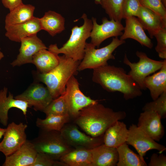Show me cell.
Instances as JSON below:
<instances>
[{"instance_id": "6da1fadb", "label": "cell", "mask_w": 166, "mask_h": 166, "mask_svg": "<svg viewBox=\"0 0 166 166\" xmlns=\"http://www.w3.org/2000/svg\"><path fill=\"white\" fill-rule=\"evenodd\" d=\"M126 116L124 111H115L97 102L82 109L73 120L75 124L87 134L97 137L103 136L110 126Z\"/></svg>"}, {"instance_id": "7a4b0ae2", "label": "cell", "mask_w": 166, "mask_h": 166, "mask_svg": "<svg viewBox=\"0 0 166 166\" xmlns=\"http://www.w3.org/2000/svg\"><path fill=\"white\" fill-rule=\"evenodd\" d=\"M93 81L106 91L122 93L126 100L140 96L142 90L122 68L108 64L93 69Z\"/></svg>"}, {"instance_id": "3957f363", "label": "cell", "mask_w": 166, "mask_h": 166, "mask_svg": "<svg viewBox=\"0 0 166 166\" xmlns=\"http://www.w3.org/2000/svg\"><path fill=\"white\" fill-rule=\"evenodd\" d=\"M57 65L49 72L35 73L37 80L44 83L49 89L53 99L65 91L66 85L73 76L76 75L80 61L74 60L63 55H58Z\"/></svg>"}, {"instance_id": "277c9868", "label": "cell", "mask_w": 166, "mask_h": 166, "mask_svg": "<svg viewBox=\"0 0 166 166\" xmlns=\"http://www.w3.org/2000/svg\"><path fill=\"white\" fill-rule=\"evenodd\" d=\"M81 18L84 21L80 26H75L71 29V33L67 42L62 46L58 48L57 44L50 45L48 50L57 54L62 53L74 60H82L85 54L86 40L90 37L92 30V20L83 14Z\"/></svg>"}, {"instance_id": "5b68a950", "label": "cell", "mask_w": 166, "mask_h": 166, "mask_svg": "<svg viewBox=\"0 0 166 166\" xmlns=\"http://www.w3.org/2000/svg\"><path fill=\"white\" fill-rule=\"evenodd\" d=\"M31 141L38 152L56 160L74 148L68 144L60 131L40 129L38 136Z\"/></svg>"}, {"instance_id": "8992f818", "label": "cell", "mask_w": 166, "mask_h": 166, "mask_svg": "<svg viewBox=\"0 0 166 166\" xmlns=\"http://www.w3.org/2000/svg\"><path fill=\"white\" fill-rule=\"evenodd\" d=\"M125 42L124 40H120L118 37L114 38L108 45L102 48L96 49L91 43H86L85 54L82 61L80 62L78 71L87 69H93L108 64L110 59H115L113 53L119 46Z\"/></svg>"}, {"instance_id": "52a82bcc", "label": "cell", "mask_w": 166, "mask_h": 166, "mask_svg": "<svg viewBox=\"0 0 166 166\" xmlns=\"http://www.w3.org/2000/svg\"><path fill=\"white\" fill-rule=\"evenodd\" d=\"M136 55L139 59L137 62H132L128 59L126 54H125L123 63L128 66L130 70L128 73L137 84L140 89L146 90L144 80L150 74L159 70L166 62V59L159 61L149 58L146 53L137 51Z\"/></svg>"}, {"instance_id": "ba28073f", "label": "cell", "mask_w": 166, "mask_h": 166, "mask_svg": "<svg viewBox=\"0 0 166 166\" xmlns=\"http://www.w3.org/2000/svg\"><path fill=\"white\" fill-rule=\"evenodd\" d=\"M66 98L71 118L73 119L83 108L98 102V101L85 96L79 88V84L74 76L67 82L65 91Z\"/></svg>"}, {"instance_id": "9c48e42d", "label": "cell", "mask_w": 166, "mask_h": 166, "mask_svg": "<svg viewBox=\"0 0 166 166\" xmlns=\"http://www.w3.org/2000/svg\"><path fill=\"white\" fill-rule=\"evenodd\" d=\"M68 123L60 132L66 143L73 148L92 149L103 144V136L92 137L81 132L76 124Z\"/></svg>"}, {"instance_id": "30bf717a", "label": "cell", "mask_w": 166, "mask_h": 166, "mask_svg": "<svg viewBox=\"0 0 166 166\" xmlns=\"http://www.w3.org/2000/svg\"><path fill=\"white\" fill-rule=\"evenodd\" d=\"M27 127L22 123L17 124L13 122L8 124L0 143V152L6 157L16 151L26 141L25 130Z\"/></svg>"}, {"instance_id": "8fae6325", "label": "cell", "mask_w": 166, "mask_h": 166, "mask_svg": "<svg viewBox=\"0 0 166 166\" xmlns=\"http://www.w3.org/2000/svg\"><path fill=\"white\" fill-rule=\"evenodd\" d=\"M128 130L126 143L135 148L142 160H144V157L148 151L156 150L161 153L166 150L165 146L157 143L141 130L136 125L132 124Z\"/></svg>"}, {"instance_id": "7c38bea8", "label": "cell", "mask_w": 166, "mask_h": 166, "mask_svg": "<svg viewBox=\"0 0 166 166\" xmlns=\"http://www.w3.org/2000/svg\"><path fill=\"white\" fill-rule=\"evenodd\" d=\"M93 26L90 34L91 43L99 47L105 40L111 37H118L123 34L124 27L121 22L113 19L109 20L106 18H102V23L97 24L96 18L92 17Z\"/></svg>"}, {"instance_id": "4fadbf2b", "label": "cell", "mask_w": 166, "mask_h": 166, "mask_svg": "<svg viewBox=\"0 0 166 166\" xmlns=\"http://www.w3.org/2000/svg\"><path fill=\"white\" fill-rule=\"evenodd\" d=\"M14 98L26 102L35 110L42 112L53 99L47 87L38 83L32 84Z\"/></svg>"}, {"instance_id": "5bb4252c", "label": "cell", "mask_w": 166, "mask_h": 166, "mask_svg": "<svg viewBox=\"0 0 166 166\" xmlns=\"http://www.w3.org/2000/svg\"><path fill=\"white\" fill-rule=\"evenodd\" d=\"M143 111L138 118L137 127L155 141H160L165 133L160 116L153 111Z\"/></svg>"}, {"instance_id": "9a60e30c", "label": "cell", "mask_w": 166, "mask_h": 166, "mask_svg": "<svg viewBox=\"0 0 166 166\" xmlns=\"http://www.w3.org/2000/svg\"><path fill=\"white\" fill-rule=\"evenodd\" d=\"M20 42L21 44L19 53L16 58L11 63L13 67L32 63L33 57L37 52L41 50L47 49L37 34L23 38Z\"/></svg>"}, {"instance_id": "2e32d148", "label": "cell", "mask_w": 166, "mask_h": 166, "mask_svg": "<svg viewBox=\"0 0 166 166\" xmlns=\"http://www.w3.org/2000/svg\"><path fill=\"white\" fill-rule=\"evenodd\" d=\"M5 27V36L11 41L19 42L42 30L39 18L35 17L25 22Z\"/></svg>"}, {"instance_id": "e0dca14e", "label": "cell", "mask_w": 166, "mask_h": 166, "mask_svg": "<svg viewBox=\"0 0 166 166\" xmlns=\"http://www.w3.org/2000/svg\"><path fill=\"white\" fill-rule=\"evenodd\" d=\"M38 152L31 141L27 140L16 151L6 156L3 166H31Z\"/></svg>"}, {"instance_id": "ac0fdd59", "label": "cell", "mask_w": 166, "mask_h": 166, "mask_svg": "<svg viewBox=\"0 0 166 166\" xmlns=\"http://www.w3.org/2000/svg\"><path fill=\"white\" fill-rule=\"evenodd\" d=\"M125 19L124 32L120 39L123 40L131 38L139 42L142 45L152 49L153 44L145 33L144 29L137 18L131 16Z\"/></svg>"}, {"instance_id": "d6986e66", "label": "cell", "mask_w": 166, "mask_h": 166, "mask_svg": "<svg viewBox=\"0 0 166 166\" xmlns=\"http://www.w3.org/2000/svg\"><path fill=\"white\" fill-rule=\"evenodd\" d=\"M7 92L8 89L6 87L0 90V122L4 126L8 124V112L10 109L13 108L19 109L26 116L29 107L26 102L14 98L10 92L7 96Z\"/></svg>"}, {"instance_id": "ffe728a7", "label": "cell", "mask_w": 166, "mask_h": 166, "mask_svg": "<svg viewBox=\"0 0 166 166\" xmlns=\"http://www.w3.org/2000/svg\"><path fill=\"white\" fill-rule=\"evenodd\" d=\"M128 133L126 124L118 121L105 132L103 136V144L108 147L117 148L126 143Z\"/></svg>"}, {"instance_id": "44dd1931", "label": "cell", "mask_w": 166, "mask_h": 166, "mask_svg": "<svg viewBox=\"0 0 166 166\" xmlns=\"http://www.w3.org/2000/svg\"><path fill=\"white\" fill-rule=\"evenodd\" d=\"M91 166H115L118 161L117 148L108 147L104 144L91 149Z\"/></svg>"}, {"instance_id": "7402d4cb", "label": "cell", "mask_w": 166, "mask_h": 166, "mask_svg": "<svg viewBox=\"0 0 166 166\" xmlns=\"http://www.w3.org/2000/svg\"><path fill=\"white\" fill-rule=\"evenodd\" d=\"M137 17L144 29L148 31L151 38L161 28H166V22L159 16L142 5Z\"/></svg>"}, {"instance_id": "603a6c76", "label": "cell", "mask_w": 166, "mask_h": 166, "mask_svg": "<svg viewBox=\"0 0 166 166\" xmlns=\"http://www.w3.org/2000/svg\"><path fill=\"white\" fill-rule=\"evenodd\" d=\"M159 70L152 75L148 76L144 80L145 86L149 90L153 100L166 91V62Z\"/></svg>"}, {"instance_id": "cb8c5ba5", "label": "cell", "mask_w": 166, "mask_h": 166, "mask_svg": "<svg viewBox=\"0 0 166 166\" xmlns=\"http://www.w3.org/2000/svg\"><path fill=\"white\" fill-rule=\"evenodd\" d=\"M39 21L42 30L47 31L52 37L61 33L65 29L64 18L53 11L46 12L42 17L39 18Z\"/></svg>"}, {"instance_id": "d4e9b609", "label": "cell", "mask_w": 166, "mask_h": 166, "mask_svg": "<svg viewBox=\"0 0 166 166\" xmlns=\"http://www.w3.org/2000/svg\"><path fill=\"white\" fill-rule=\"evenodd\" d=\"M58 55L46 49L41 50L34 56L32 64L35 65L38 72L47 73L58 64Z\"/></svg>"}, {"instance_id": "484cf974", "label": "cell", "mask_w": 166, "mask_h": 166, "mask_svg": "<svg viewBox=\"0 0 166 166\" xmlns=\"http://www.w3.org/2000/svg\"><path fill=\"white\" fill-rule=\"evenodd\" d=\"M59 160L67 166H91V149L73 148L63 156Z\"/></svg>"}, {"instance_id": "4316f807", "label": "cell", "mask_w": 166, "mask_h": 166, "mask_svg": "<svg viewBox=\"0 0 166 166\" xmlns=\"http://www.w3.org/2000/svg\"><path fill=\"white\" fill-rule=\"evenodd\" d=\"M35 7L23 3L10 11L6 16L5 26L6 27L26 22L32 18Z\"/></svg>"}, {"instance_id": "83f0119b", "label": "cell", "mask_w": 166, "mask_h": 166, "mask_svg": "<svg viewBox=\"0 0 166 166\" xmlns=\"http://www.w3.org/2000/svg\"><path fill=\"white\" fill-rule=\"evenodd\" d=\"M118 155L117 166H147L145 160L131 149L124 143L117 148Z\"/></svg>"}, {"instance_id": "f1b7e54d", "label": "cell", "mask_w": 166, "mask_h": 166, "mask_svg": "<svg viewBox=\"0 0 166 166\" xmlns=\"http://www.w3.org/2000/svg\"><path fill=\"white\" fill-rule=\"evenodd\" d=\"M70 118L69 114L49 115L43 119L38 118L36 124L41 130L60 131L64 126L68 123Z\"/></svg>"}, {"instance_id": "f546056e", "label": "cell", "mask_w": 166, "mask_h": 166, "mask_svg": "<svg viewBox=\"0 0 166 166\" xmlns=\"http://www.w3.org/2000/svg\"><path fill=\"white\" fill-rule=\"evenodd\" d=\"M43 112L46 116L52 115L69 114L65 91L57 98L53 99Z\"/></svg>"}, {"instance_id": "4dcf8cb0", "label": "cell", "mask_w": 166, "mask_h": 166, "mask_svg": "<svg viewBox=\"0 0 166 166\" xmlns=\"http://www.w3.org/2000/svg\"><path fill=\"white\" fill-rule=\"evenodd\" d=\"M124 0H101V5L109 18L121 22L122 7Z\"/></svg>"}, {"instance_id": "1f68e13d", "label": "cell", "mask_w": 166, "mask_h": 166, "mask_svg": "<svg viewBox=\"0 0 166 166\" xmlns=\"http://www.w3.org/2000/svg\"><path fill=\"white\" fill-rule=\"evenodd\" d=\"M143 111L148 110L156 112L161 119L166 117V91L158 98L152 101L145 104L142 108Z\"/></svg>"}, {"instance_id": "d6a6232c", "label": "cell", "mask_w": 166, "mask_h": 166, "mask_svg": "<svg viewBox=\"0 0 166 166\" xmlns=\"http://www.w3.org/2000/svg\"><path fill=\"white\" fill-rule=\"evenodd\" d=\"M141 6L140 0H124L122 7V18L137 17Z\"/></svg>"}, {"instance_id": "836d02e7", "label": "cell", "mask_w": 166, "mask_h": 166, "mask_svg": "<svg viewBox=\"0 0 166 166\" xmlns=\"http://www.w3.org/2000/svg\"><path fill=\"white\" fill-rule=\"evenodd\" d=\"M141 5L159 16L166 22V7L161 0H140Z\"/></svg>"}, {"instance_id": "e575fe53", "label": "cell", "mask_w": 166, "mask_h": 166, "mask_svg": "<svg viewBox=\"0 0 166 166\" xmlns=\"http://www.w3.org/2000/svg\"><path fill=\"white\" fill-rule=\"evenodd\" d=\"M154 37L157 42L155 48L156 51L160 58L166 59V28H161Z\"/></svg>"}, {"instance_id": "d590c367", "label": "cell", "mask_w": 166, "mask_h": 166, "mask_svg": "<svg viewBox=\"0 0 166 166\" xmlns=\"http://www.w3.org/2000/svg\"><path fill=\"white\" fill-rule=\"evenodd\" d=\"M31 166H67L59 160H53L46 154L38 152L34 161Z\"/></svg>"}, {"instance_id": "8d00e7d4", "label": "cell", "mask_w": 166, "mask_h": 166, "mask_svg": "<svg viewBox=\"0 0 166 166\" xmlns=\"http://www.w3.org/2000/svg\"><path fill=\"white\" fill-rule=\"evenodd\" d=\"M148 166H166V157L162 153L159 155L153 153L151 156Z\"/></svg>"}, {"instance_id": "74e56055", "label": "cell", "mask_w": 166, "mask_h": 166, "mask_svg": "<svg viewBox=\"0 0 166 166\" xmlns=\"http://www.w3.org/2000/svg\"><path fill=\"white\" fill-rule=\"evenodd\" d=\"M4 6L10 11L23 4L22 0H1Z\"/></svg>"}, {"instance_id": "f35d334b", "label": "cell", "mask_w": 166, "mask_h": 166, "mask_svg": "<svg viewBox=\"0 0 166 166\" xmlns=\"http://www.w3.org/2000/svg\"><path fill=\"white\" fill-rule=\"evenodd\" d=\"M6 128H3L0 127V139L3 136L6 131Z\"/></svg>"}, {"instance_id": "ab89813d", "label": "cell", "mask_w": 166, "mask_h": 166, "mask_svg": "<svg viewBox=\"0 0 166 166\" xmlns=\"http://www.w3.org/2000/svg\"><path fill=\"white\" fill-rule=\"evenodd\" d=\"M4 57V55L3 53L1 51L0 48V61Z\"/></svg>"}, {"instance_id": "60d3db41", "label": "cell", "mask_w": 166, "mask_h": 166, "mask_svg": "<svg viewBox=\"0 0 166 166\" xmlns=\"http://www.w3.org/2000/svg\"><path fill=\"white\" fill-rule=\"evenodd\" d=\"M95 2L97 4H101V0H95Z\"/></svg>"}, {"instance_id": "b9f144b4", "label": "cell", "mask_w": 166, "mask_h": 166, "mask_svg": "<svg viewBox=\"0 0 166 166\" xmlns=\"http://www.w3.org/2000/svg\"><path fill=\"white\" fill-rule=\"evenodd\" d=\"M162 1L165 7L166 6V0H161Z\"/></svg>"}]
</instances>
